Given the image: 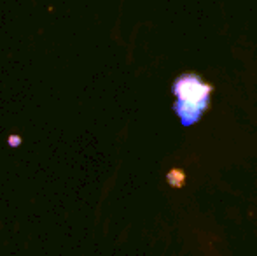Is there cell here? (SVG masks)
<instances>
[{"instance_id":"1","label":"cell","mask_w":257,"mask_h":256,"mask_svg":"<svg viewBox=\"0 0 257 256\" xmlns=\"http://www.w3.org/2000/svg\"><path fill=\"white\" fill-rule=\"evenodd\" d=\"M212 90L213 86L206 84L194 72H186L175 79L172 86V92L177 99V102L173 104V111L179 116L182 127H193L201 120L210 104Z\"/></svg>"}]
</instances>
